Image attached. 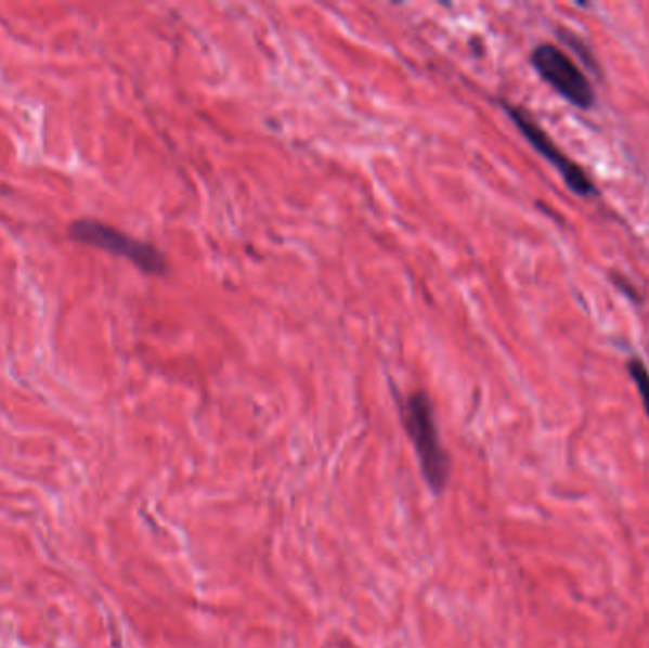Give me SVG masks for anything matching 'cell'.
Segmentation results:
<instances>
[{
	"instance_id": "cell-1",
	"label": "cell",
	"mask_w": 649,
	"mask_h": 648,
	"mask_svg": "<svg viewBox=\"0 0 649 648\" xmlns=\"http://www.w3.org/2000/svg\"><path fill=\"white\" fill-rule=\"evenodd\" d=\"M399 411L406 436L413 441L418 456L421 476L433 493H443L451 479L452 464L451 456L444 451L439 438L433 403L424 392H413L403 402H399Z\"/></svg>"
},
{
	"instance_id": "cell-2",
	"label": "cell",
	"mask_w": 649,
	"mask_h": 648,
	"mask_svg": "<svg viewBox=\"0 0 649 648\" xmlns=\"http://www.w3.org/2000/svg\"><path fill=\"white\" fill-rule=\"evenodd\" d=\"M70 238L86 246L100 247L108 254L120 255L148 274H161L168 269L164 255L156 247L118 231L95 219H78L69 226Z\"/></svg>"
},
{
	"instance_id": "cell-3",
	"label": "cell",
	"mask_w": 649,
	"mask_h": 648,
	"mask_svg": "<svg viewBox=\"0 0 649 648\" xmlns=\"http://www.w3.org/2000/svg\"><path fill=\"white\" fill-rule=\"evenodd\" d=\"M530 63L537 70V75L570 105L580 111H590L595 107L593 85L588 82L580 65L560 48L549 42L540 44L530 54Z\"/></svg>"
},
{
	"instance_id": "cell-4",
	"label": "cell",
	"mask_w": 649,
	"mask_h": 648,
	"mask_svg": "<svg viewBox=\"0 0 649 648\" xmlns=\"http://www.w3.org/2000/svg\"><path fill=\"white\" fill-rule=\"evenodd\" d=\"M504 107L505 113L511 116L512 122L519 128L522 135L527 138L528 143L562 176L566 186L573 194H577L581 198L595 196L596 186L587 171L583 170L580 164L572 160L570 156L566 155L562 148L558 147L549 133L545 132L542 126L535 122L534 116L530 115L522 107L511 105V103H504Z\"/></svg>"
},
{
	"instance_id": "cell-5",
	"label": "cell",
	"mask_w": 649,
	"mask_h": 648,
	"mask_svg": "<svg viewBox=\"0 0 649 648\" xmlns=\"http://www.w3.org/2000/svg\"><path fill=\"white\" fill-rule=\"evenodd\" d=\"M626 370H628V375L633 378L634 386H636V390H638V394H640L641 405H644V411H646V415L649 418V370L648 365L644 363L641 358H631L628 362H626Z\"/></svg>"
},
{
	"instance_id": "cell-6",
	"label": "cell",
	"mask_w": 649,
	"mask_h": 648,
	"mask_svg": "<svg viewBox=\"0 0 649 648\" xmlns=\"http://www.w3.org/2000/svg\"><path fill=\"white\" fill-rule=\"evenodd\" d=\"M557 35L558 39L564 40L566 44L572 48L573 52L577 54L581 62L587 65L588 69H593L596 75H600V67H598V63H596L595 55H593V52L588 50L587 44H585L575 33L568 31V29H558Z\"/></svg>"
}]
</instances>
